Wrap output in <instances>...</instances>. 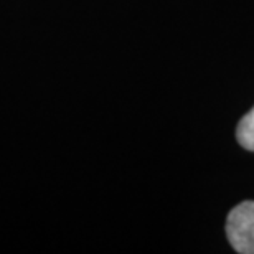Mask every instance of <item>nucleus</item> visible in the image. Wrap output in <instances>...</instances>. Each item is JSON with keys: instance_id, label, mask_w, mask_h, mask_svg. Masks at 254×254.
<instances>
[{"instance_id": "1", "label": "nucleus", "mask_w": 254, "mask_h": 254, "mask_svg": "<svg viewBox=\"0 0 254 254\" xmlns=\"http://www.w3.org/2000/svg\"><path fill=\"white\" fill-rule=\"evenodd\" d=\"M226 236L240 254H254V201H243L228 215Z\"/></svg>"}, {"instance_id": "2", "label": "nucleus", "mask_w": 254, "mask_h": 254, "mask_svg": "<svg viewBox=\"0 0 254 254\" xmlns=\"http://www.w3.org/2000/svg\"><path fill=\"white\" fill-rule=\"evenodd\" d=\"M236 139L243 149L254 152V108L238 124Z\"/></svg>"}]
</instances>
